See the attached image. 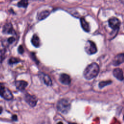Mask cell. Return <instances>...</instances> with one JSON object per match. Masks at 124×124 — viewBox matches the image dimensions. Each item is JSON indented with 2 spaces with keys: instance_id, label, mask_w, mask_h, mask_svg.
Here are the masks:
<instances>
[{
  "instance_id": "cell-11",
  "label": "cell",
  "mask_w": 124,
  "mask_h": 124,
  "mask_svg": "<svg viewBox=\"0 0 124 124\" xmlns=\"http://www.w3.org/2000/svg\"><path fill=\"white\" fill-rule=\"evenodd\" d=\"M16 88L19 91H23L28 85V83L24 80H17L15 82Z\"/></svg>"
},
{
  "instance_id": "cell-20",
  "label": "cell",
  "mask_w": 124,
  "mask_h": 124,
  "mask_svg": "<svg viewBox=\"0 0 124 124\" xmlns=\"http://www.w3.org/2000/svg\"><path fill=\"white\" fill-rule=\"evenodd\" d=\"M24 51V48H23L22 46L20 45L18 47V53L22 54L23 53Z\"/></svg>"
},
{
  "instance_id": "cell-1",
  "label": "cell",
  "mask_w": 124,
  "mask_h": 124,
  "mask_svg": "<svg viewBox=\"0 0 124 124\" xmlns=\"http://www.w3.org/2000/svg\"><path fill=\"white\" fill-rule=\"evenodd\" d=\"M99 72V67L95 62H93L88 65L83 72L84 77L88 80L96 77Z\"/></svg>"
},
{
  "instance_id": "cell-22",
  "label": "cell",
  "mask_w": 124,
  "mask_h": 124,
  "mask_svg": "<svg viewBox=\"0 0 124 124\" xmlns=\"http://www.w3.org/2000/svg\"><path fill=\"white\" fill-rule=\"evenodd\" d=\"M12 118L13 120L14 121H16L17 120V116L16 115H14L12 116Z\"/></svg>"
},
{
  "instance_id": "cell-17",
  "label": "cell",
  "mask_w": 124,
  "mask_h": 124,
  "mask_svg": "<svg viewBox=\"0 0 124 124\" xmlns=\"http://www.w3.org/2000/svg\"><path fill=\"white\" fill-rule=\"evenodd\" d=\"M28 5V1L26 0H21L17 3V6L19 7L26 8Z\"/></svg>"
},
{
  "instance_id": "cell-15",
  "label": "cell",
  "mask_w": 124,
  "mask_h": 124,
  "mask_svg": "<svg viewBox=\"0 0 124 124\" xmlns=\"http://www.w3.org/2000/svg\"><path fill=\"white\" fill-rule=\"evenodd\" d=\"M31 43L33 46L36 47H39L40 46V41L39 38L36 34H34L31 40Z\"/></svg>"
},
{
  "instance_id": "cell-23",
  "label": "cell",
  "mask_w": 124,
  "mask_h": 124,
  "mask_svg": "<svg viewBox=\"0 0 124 124\" xmlns=\"http://www.w3.org/2000/svg\"><path fill=\"white\" fill-rule=\"evenodd\" d=\"M2 108L0 106V114L2 112Z\"/></svg>"
},
{
  "instance_id": "cell-16",
  "label": "cell",
  "mask_w": 124,
  "mask_h": 124,
  "mask_svg": "<svg viewBox=\"0 0 124 124\" xmlns=\"http://www.w3.org/2000/svg\"><path fill=\"white\" fill-rule=\"evenodd\" d=\"M111 83H112V81L111 80L101 81L99 83V87L101 89V88L104 87L105 86H106L107 85H108L110 84Z\"/></svg>"
},
{
  "instance_id": "cell-7",
  "label": "cell",
  "mask_w": 124,
  "mask_h": 124,
  "mask_svg": "<svg viewBox=\"0 0 124 124\" xmlns=\"http://www.w3.org/2000/svg\"><path fill=\"white\" fill-rule=\"evenodd\" d=\"M59 80L62 84L67 85L70 84L71 80L70 76L68 74L63 73L60 75Z\"/></svg>"
},
{
  "instance_id": "cell-4",
  "label": "cell",
  "mask_w": 124,
  "mask_h": 124,
  "mask_svg": "<svg viewBox=\"0 0 124 124\" xmlns=\"http://www.w3.org/2000/svg\"><path fill=\"white\" fill-rule=\"evenodd\" d=\"M85 50L87 53L92 55L97 52V47L94 42L91 40H88L85 46Z\"/></svg>"
},
{
  "instance_id": "cell-2",
  "label": "cell",
  "mask_w": 124,
  "mask_h": 124,
  "mask_svg": "<svg viewBox=\"0 0 124 124\" xmlns=\"http://www.w3.org/2000/svg\"><path fill=\"white\" fill-rule=\"evenodd\" d=\"M57 109L63 114L67 113L70 109L71 105L66 99H61L57 103Z\"/></svg>"
},
{
  "instance_id": "cell-19",
  "label": "cell",
  "mask_w": 124,
  "mask_h": 124,
  "mask_svg": "<svg viewBox=\"0 0 124 124\" xmlns=\"http://www.w3.org/2000/svg\"><path fill=\"white\" fill-rule=\"evenodd\" d=\"M19 62H20V60L17 58H16L12 57L9 60V63L10 64H15L16 63H18Z\"/></svg>"
},
{
  "instance_id": "cell-8",
  "label": "cell",
  "mask_w": 124,
  "mask_h": 124,
  "mask_svg": "<svg viewBox=\"0 0 124 124\" xmlns=\"http://www.w3.org/2000/svg\"><path fill=\"white\" fill-rule=\"evenodd\" d=\"M124 54H119L114 57L112 61V64L114 66H118L124 62Z\"/></svg>"
},
{
  "instance_id": "cell-6",
  "label": "cell",
  "mask_w": 124,
  "mask_h": 124,
  "mask_svg": "<svg viewBox=\"0 0 124 124\" xmlns=\"http://www.w3.org/2000/svg\"><path fill=\"white\" fill-rule=\"evenodd\" d=\"M25 100L26 102L31 107H35L38 101L37 97L35 95H31L28 93L25 95Z\"/></svg>"
},
{
  "instance_id": "cell-3",
  "label": "cell",
  "mask_w": 124,
  "mask_h": 124,
  "mask_svg": "<svg viewBox=\"0 0 124 124\" xmlns=\"http://www.w3.org/2000/svg\"><path fill=\"white\" fill-rule=\"evenodd\" d=\"M0 96L7 100H12L13 98L12 92L1 82H0Z\"/></svg>"
},
{
  "instance_id": "cell-13",
  "label": "cell",
  "mask_w": 124,
  "mask_h": 124,
  "mask_svg": "<svg viewBox=\"0 0 124 124\" xmlns=\"http://www.w3.org/2000/svg\"><path fill=\"white\" fill-rule=\"evenodd\" d=\"M80 24L83 30L86 32L90 31V27L88 23L86 21L84 17H81L80 19Z\"/></svg>"
},
{
  "instance_id": "cell-12",
  "label": "cell",
  "mask_w": 124,
  "mask_h": 124,
  "mask_svg": "<svg viewBox=\"0 0 124 124\" xmlns=\"http://www.w3.org/2000/svg\"><path fill=\"white\" fill-rule=\"evenodd\" d=\"M40 77L42 78V80H43L44 83L47 86H51L52 84V80L50 78V77L46 75L44 73H41L40 74Z\"/></svg>"
},
{
  "instance_id": "cell-18",
  "label": "cell",
  "mask_w": 124,
  "mask_h": 124,
  "mask_svg": "<svg viewBox=\"0 0 124 124\" xmlns=\"http://www.w3.org/2000/svg\"><path fill=\"white\" fill-rule=\"evenodd\" d=\"M5 52L6 50L5 49H3L0 50V63H1L5 58Z\"/></svg>"
},
{
  "instance_id": "cell-9",
  "label": "cell",
  "mask_w": 124,
  "mask_h": 124,
  "mask_svg": "<svg viewBox=\"0 0 124 124\" xmlns=\"http://www.w3.org/2000/svg\"><path fill=\"white\" fill-rule=\"evenodd\" d=\"M2 31L4 33L15 34V31L14 30L12 25L11 23L6 24L3 27Z\"/></svg>"
},
{
  "instance_id": "cell-25",
  "label": "cell",
  "mask_w": 124,
  "mask_h": 124,
  "mask_svg": "<svg viewBox=\"0 0 124 124\" xmlns=\"http://www.w3.org/2000/svg\"><path fill=\"white\" fill-rule=\"evenodd\" d=\"M68 124H77L76 123H69Z\"/></svg>"
},
{
  "instance_id": "cell-14",
  "label": "cell",
  "mask_w": 124,
  "mask_h": 124,
  "mask_svg": "<svg viewBox=\"0 0 124 124\" xmlns=\"http://www.w3.org/2000/svg\"><path fill=\"white\" fill-rule=\"evenodd\" d=\"M49 12L47 10H44L40 13H38L37 15V18L39 20H43L46 18L49 15Z\"/></svg>"
},
{
  "instance_id": "cell-5",
  "label": "cell",
  "mask_w": 124,
  "mask_h": 124,
  "mask_svg": "<svg viewBox=\"0 0 124 124\" xmlns=\"http://www.w3.org/2000/svg\"><path fill=\"white\" fill-rule=\"evenodd\" d=\"M109 27L114 31H118L121 25L119 19L115 17H111L108 20Z\"/></svg>"
},
{
  "instance_id": "cell-24",
  "label": "cell",
  "mask_w": 124,
  "mask_h": 124,
  "mask_svg": "<svg viewBox=\"0 0 124 124\" xmlns=\"http://www.w3.org/2000/svg\"><path fill=\"white\" fill-rule=\"evenodd\" d=\"M57 124H63V123L62 122H58Z\"/></svg>"
},
{
  "instance_id": "cell-10",
  "label": "cell",
  "mask_w": 124,
  "mask_h": 124,
  "mask_svg": "<svg viewBox=\"0 0 124 124\" xmlns=\"http://www.w3.org/2000/svg\"><path fill=\"white\" fill-rule=\"evenodd\" d=\"M113 76L118 80L122 81L124 79L123 70L119 68H115L113 71Z\"/></svg>"
},
{
  "instance_id": "cell-21",
  "label": "cell",
  "mask_w": 124,
  "mask_h": 124,
  "mask_svg": "<svg viewBox=\"0 0 124 124\" xmlns=\"http://www.w3.org/2000/svg\"><path fill=\"white\" fill-rule=\"evenodd\" d=\"M15 40V39L14 37H11L10 38H9L7 40V41L9 43V44H12L14 41Z\"/></svg>"
}]
</instances>
